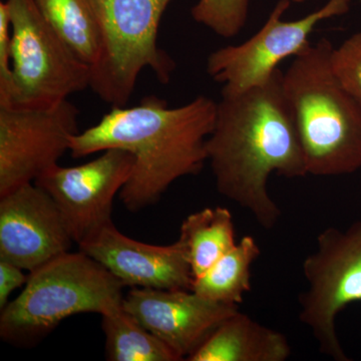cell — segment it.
Masks as SVG:
<instances>
[{"mask_svg":"<svg viewBox=\"0 0 361 361\" xmlns=\"http://www.w3.org/2000/svg\"><path fill=\"white\" fill-rule=\"evenodd\" d=\"M283 73L277 68L263 84L244 90L223 87L206 142L218 192L248 211L265 230L273 229L282 214L268 192L270 176L308 175Z\"/></svg>","mask_w":361,"mask_h":361,"instance_id":"obj_1","label":"cell"},{"mask_svg":"<svg viewBox=\"0 0 361 361\" xmlns=\"http://www.w3.org/2000/svg\"><path fill=\"white\" fill-rule=\"evenodd\" d=\"M216 115L217 103L208 97L170 108L166 99L147 96L137 106H113L97 125L73 135L71 157L130 152L134 169L120 198L130 212H139L160 200L175 180L203 170Z\"/></svg>","mask_w":361,"mask_h":361,"instance_id":"obj_2","label":"cell"},{"mask_svg":"<svg viewBox=\"0 0 361 361\" xmlns=\"http://www.w3.org/2000/svg\"><path fill=\"white\" fill-rule=\"evenodd\" d=\"M332 49L329 39H320L294 56L283 73L307 172L318 177L361 168V106L334 73Z\"/></svg>","mask_w":361,"mask_h":361,"instance_id":"obj_3","label":"cell"},{"mask_svg":"<svg viewBox=\"0 0 361 361\" xmlns=\"http://www.w3.org/2000/svg\"><path fill=\"white\" fill-rule=\"evenodd\" d=\"M123 287L84 252H66L30 272L23 292L1 310L0 336L14 345L37 343L71 316L121 310Z\"/></svg>","mask_w":361,"mask_h":361,"instance_id":"obj_4","label":"cell"},{"mask_svg":"<svg viewBox=\"0 0 361 361\" xmlns=\"http://www.w3.org/2000/svg\"><path fill=\"white\" fill-rule=\"evenodd\" d=\"M173 0H94L102 30L90 89L111 106H127L140 73L149 68L166 85L174 59L158 45L161 18Z\"/></svg>","mask_w":361,"mask_h":361,"instance_id":"obj_5","label":"cell"},{"mask_svg":"<svg viewBox=\"0 0 361 361\" xmlns=\"http://www.w3.org/2000/svg\"><path fill=\"white\" fill-rule=\"evenodd\" d=\"M11 20L14 110L56 108L90 87V66L52 30L33 0H6Z\"/></svg>","mask_w":361,"mask_h":361,"instance_id":"obj_6","label":"cell"},{"mask_svg":"<svg viewBox=\"0 0 361 361\" xmlns=\"http://www.w3.org/2000/svg\"><path fill=\"white\" fill-rule=\"evenodd\" d=\"M302 271L307 288L299 296V319L311 330L320 353L348 361L336 318L349 304L361 302V221L344 231L330 227L320 232Z\"/></svg>","mask_w":361,"mask_h":361,"instance_id":"obj_7","label":"cell"},{"mask_svg":"<svg viewBox=\"0 0 361 361\" xmlns=\"http://www.w3.org/2000/svg\"><path fill=\"white\" fill-rule=\"evenodd\" d=\"M351 0H329L314 13L293 21L282 20L289 0H279L265 25L239 45L213 51L207 61V73L230 90H244L263 84L287 58H294L311 44L308 37L320 21L343 16Z\"/></svg>","mask_w":361,"mask_h":361,"instance_id":"obj_8","label":"cell"},{"mask_svg":"<svg viewBox=\"0 0 361 361\" xmlns=\"http://www.w3.org/2000/svg\"><path fill=\"white\" fill-rule=\"evenodd\" d=\"M135 158L122 149H109L94 160L75 167L52 166L35 180L59 207L78 245L111 224L116 195L134 169Z\"/></svg>","mask_w":361,"mask_h":361,"instance_id":"obj_9","label":"cell"},{"mask_svg":"<svg viewBox=\"0 0 361 361\" xmlns=\"http://www.w3.org/2000/svg\"><path fill=\"white\" fill-rule=\"evenodd\" d=\"M78 116L68 99L47 110L0 108V196L58 164L80 133Z\"/></svg>","mask_w":361,"mask_h":361,"instance_id":"obj_10","label":"cell"},{"mask_svg":"<svg viewBox=\"0 0 361 361\" xmlns=\"http://www.w3.org/2000/svg\"><path fill=\"white\" fill-rule=\"evenodd\" d=\"M73 243L56 202L35 183L0 196V259L32 272Z\"/></svg>","mask_w":361,"mask_h":361,"instance_id":"obj_11","label":"cell"},{"mask_svg":"<svg viewBox=\"0 0 361 361\" xmlns=\"http://www.w3.org/2000/svg\"><path fill=\"white\" fill-rule=\"evenodd\" d=\"M123 308L183 360L236 313L239 305L217 302L185 289L133 288L123 297Z\"/></svg>","mask_w":361,"mask_h":361,"instance_id":"obj_12","label":"cell"},{"mask_svg":"<svg viewBox=\"0 0 361 361\" xmlns=\"http://www.w3.org/2000/svg\"><path fill=\"white\" fill-rule=\"evenodd\" d=\"M78 247L123 286L171 290L193 287V273L179 239L167 246L151 245L129 238L111 223Z\"/></svg>","mask_w":361,"mask_h":361,"instance_id":"obj_13","label":"cell"},{"mask_svg":"<svg viewBox=\"0 0 361 361\" xmlns=\"http://www.w3.org/2000/svg\"><path fill=\"white\" fill-rule=\"evenodd\" d=\"M290 355V343L283 334L238 310L221 323L186 360L285 361Z\"/></svg>","mask_w":361,"mask_h":361,"instance_id":"obj_14","label":"cell"},{"mask_svg":"<svg viewBox=\"0 0 361 361\" xmlns=\"http://www.w3.org/2000/svg\"><path fill=\"white\" fill-rule=\"evenodd\" d=\"M179 240L195 279L236 245L231 212L216 207L190 214L180 225Z\"/></svg>","mask_w":361,"mask_h":361,"instance_id":"obj_15","label":"cell"},{"mask_svg":"<svg viewBox=\"0 0 361 361\" xmlns=\"http://www.w3.org/2000/svg\"><path fill=\"white\" fill-rule=\"evenodd\" d=\"M44 20L90 68L99 59L102 30L94 0H33Z\"/></svg>","mask_w":361,"mask_h":361,"instance_id":"obj_16","label":"cell"},{"mask_svg":"<svg viewBox=\"0 0 361 361\" xmlns=\"http://www.w3.org/2000/svg\"><path fill=\"white\" fill-rule=\"evenodd\" d=\"M260 254L254 237H242L212 267L195 278L192 291L217 302L239 305L251 291V266Z\"/></svg>","mask_w":361,"mask_h":361,"instance_id":"obj_17","label":"cell"},{"mask_svg":"<svg viewBox=\"0 0 361 361\" xmlns=\"http://www.w3.org/2000/svg\"><path fill=\"white\" fill-rule=\"evenodd\" d=\"M106 357L110 361H179L167 344L121 310L102 315Z\"/></svg>","mask_w":361,"mask_h":361,"instance_id":"obj_18","label":"cell"},{"mask_svg":"<svg viewBox=\"0 0 361 361\" xmlns=\"http://www.w3.org/2000/svg\"><path fill=\"white\" fill-rule=\"evenodd\" d=\"M249 0H199L191 9L196 23L224 39H231L246 25Z\"/></svg>","mask_w":361,"mask_h":361,"instance_id":"obj_19","label":"cell"},{"mask_svg":"<svg viewBox=\"0 0 361 361\" xmlns=\"http://www.w3.org/2000/svg\"><path fill=\"white\" fill-rule=\"evenodd\" d=\"M331 66L339 82L361 106V32L332 49Z\"/></svg>","mask_w":361,"mask_h":361,"instance_id":"obj_20","label":"cell"},{"mask_svg":"<svg viewBox=\"0 0 361 361\" xmlns=\"http://www.w3.org/2000/svg\"><path fill=\"white\" fill-rule=\"evenodd\" d=\"M14 90L11 20L7 1L0 2V108L11 106Z\"/></svg>","mask_w":361,"mask_h":361,"instance_id":"obj_21","label":"cell"},{"mask_svg":"<svg viewBox=\"0 0 361 361\" xmlns=\"http://www.w3.org/2000/svg\"><path fill=\"white\" fill-rule=\"evenodd\" d=\"M23 271L18 265L0 259V310L8 304L11 294L27 282L28 276Z\"/></svg>","mask_w":361,"mask_h":361,"instance_id":"obj_22","label":"cell"},{"mask_svg":"<svg viewBox=\"0 0 361 361\" xmlns=\"http://www.w3.org/2000/svg\"><path fill=\"white\" fill-rule=\"evenodd\" d=\"M294 1H296V2H302V1H305V0H294Z\"/></svg>","mask_w":361,"mask_h":361,"instance_id":"obj_23","label":"cell"}]
</instances>
